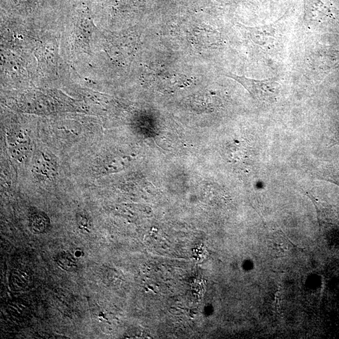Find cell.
Listing matches in <instances>:
<instances>
[{
  "mask_svg": "<svg viewBox=\"0 0 339 339\" xmlns=\"http://www.w3.org/2000/svg\"><path fill=\"white\" fill-rule=\"evenodd\" d=\"M226 76L240 83L253 98L260 102L273 103L277 100L280 93L281 86L275 78L257 80L231 73L226 74Z\"/></svg>",
  "mask_w": 339,
  "mask_h": 339,
  "instance_id": "obj_1",
  "label": "cell"
},
{
  "mask_svg": "<svg viewBox=\"0 0 339 339\" xmlns=\"http://www.w3.org/2000/svg\"><path fill=\"white\" fill-rule=\"evenodd\" d=\"M305 21L323 23L336 17V8L332 0H304Z\"/></svg>",
  "mask_w": 339,
  "mask_h": 339,
  "instance_id": "obj_2",
  "label": "cell"
},
{
  "mask_svg": "<svg viewBox=\"0 0 339 339\" xmlns=\"http://www.w3.org/2000/svg\"><path fill=\"white\" fill-rule=\"evenodd\" d=\"M246 30L251 40L261 48L270 49L279 40V27L276 24L246 27Z\"/></svg>",
  "mask_w": 339,
  "mask_h": 339,
  "instance_id": "obj_3",
  "label": "cell"
},
{
  "mask_svg": "<svg viewBox=\"0 0 339 339\" xmlns=\"http://www.w3.org/2000/svg\"><path fill=\"white\" fill-rule=\"evenodd\" d=\"M33 172L42 180H52L55 178L57 167L56 160L48 152L39 151L34 158Z\"/></svg>",
  "mask_w": 339,
  "mask_h": 339,
  "instance_id": "obj_4",
  "label": "cell"
},
{
  "mask_svg": "<svg viewBox=\"0 0 339 339\" xmlns=\"http://www.w3.org/2000/svg\"><path fill=\"white\" fill-rule=\"evenodd\" d=\"M8 140L9 148L12 157L20 162L26 160L30 151L28 135L24 132L11 133Z\"/></svg>",
  "mask_w": 339,
  "mask_h": 339,
  "instance_id": "obj_5",
  "label": "cell"
},
{
  "mask_svg": "<svg viewBox=\"0 0 339 339\" xmlns=\"http://www.w3.org/2000/svg\"><path fill=\"white\" fill-rule=\"evenodd\" d=\"M30 222L31 226L33 228H38V229H41L42 228V224L44 225H47L48 221L47 218H45L43 214H35L31 216Z\"/></svg>",
  "mask_w": 339,
  "mask_h": 339,
  "instance_id": "obj_6",
  "label": "cell"
},
{
  "mask_svg": "<svg viewBox=\"0 0 339 339\" xmlns=\"http://www.w3.org/2000/svg\"><path fill=\"white\" fill-rule=\"evenodd\" d=\"M323 177L326 180L334 183L339 186V170H327Z\"/></svg>",
  "mask_w": 339,
  "mask_h": 339,
  "instance_id": "obj_7",
  "label": "cell"
},
{
  "mask_svg": "<svg viewBox=\"0 0 339 339\" xmlns=\"http://www.w3.org/2000/svg\"><path fill=\"white\" fill-rule=\"evenodd\" d=\"M77 221H78L79 227L81 229L88 230L89 220L85 217L82 216V215L78 214V216H77Z\"/></svg>",
  "mask_w": 339,
  "mask_h": 339,
  "instance_id": "obj_8",
  "label": "cell"
},
{
  "mask_svg": "<svg viewBox=\"0 0 339 339\" xmlns=\"http://www.w3.org/2000/svg\"><path fill=\"white\" fill-rule=\"evenodd\" d=\"M339 143V128L338 132L336 133L335 137L334 138L333 143L336 144Z\"/></svg>",
  "mask_w": 339,
  "mask_h": 339,
  "instance_id": "obj_9",
  "label": "cell"
}]
</instances>
